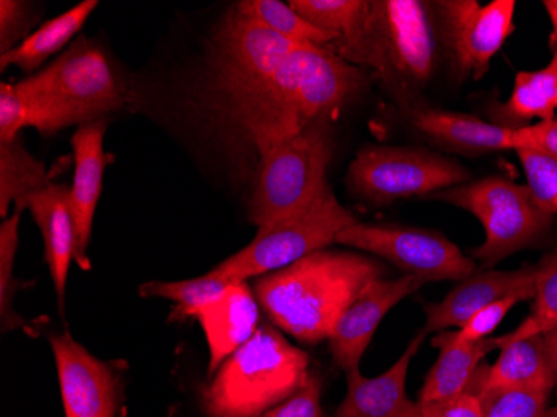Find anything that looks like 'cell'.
I'll return each instance as SVG.
<instances>
[{
  "mask_svg": "<svg viewBox=\"0 0 557 417\" xmlns=\"http://www.w3.org/2000/svg\"><path fill=\"white\" fill-rule=\"evenodd\" d=\"M386 269L362 254L321 249L261 275L255 294L277 329L306 344L331 338L344 310Z\"/></svg>",
  "mask_w": 557,
  "mask_h": 417,
  "instance_id": "6da1fadb",
  "label": "cell"
},
{
  "mask_svg": "<svg viewBox=\"0 0 557 417\" xmlns=\"http://www.w3.org/2000/svg\"><path fill=\"white\" fill-rule=\"evenodd\" d=\"M434 8L421 0H372L361 29L329 46L349 64L374 69L409 109L436 68Z\"/></svg>",
  "mask_w": 557,
  "mask_h": 417,
  "instance_id": "7a4b0ae2",
  "label": "cell"
},
{
  "mask_svg": "<svg viewBox=\"0 0 557 417\" xmlns=\"http://www.w3.org/2000/svg\"><path fill=\"white\" fill-rule=\"evenodd\" d=\"M17 86L29 103L30 127L44 137L104 119L122 109L125 100L108 54L86 37Z\"/></svg>",
  "mask_w": 557,
  "mask_h": 417,
  "instance_id": "3957f363",
  "label": "cell"
},
{
  "mask_svg": "<svg viewBox=\"0 0 557 417\" xmlns=\"http://www.w3.org/2000/svg\"><path fill=\"white\" fill-rule=\"evenodd\" d=\"M212 376L202 391L209 417H261L297 393L311 375L308 354L281 329L262 324Z\"/></svg>",
  "mask_w": 557,
  "mask_h": 417,
  "instance_id": "277c9868",
  "label": "cell"
},
{
  "mask_svg": "<svg viewBox=\"0 0 557 417\" xmlns=\"http://www.w3.org/2000/svg\"><path fill=\"white\" fill-rule=\"evenodd\" d=\"M331 122H315L259 156L249 221L268 228L311 206L329 189Z\"/></svg>",
  "mask_w": 557,
  "mask_h": 417,
  "instance_id": "5b68a950",
  "label": "cell"
},
{
  "mask_svg": "<svg viewBox=\"0 0 557 417\" xmlns=\"http://www.w3.org/2000/svg\"><path fill=\"white\" fill-rule=\"evenodd\" d=\"M429 199L471 212L483 224L486 240L472 253L491 268L540 240L553 225V216L537 206L528 186L506 177H484L440 191Z\"/></svg>",
  "mask_w": 557,
  "mask_h": 417,
  "instance_id": "8992f818",
  "label": "cell"
},
{
  "mask_svg": "<svg viewBox=\"0 0 557 417\" xmlns=\"http://www.w3.org/2000/svg\"><path fill=\"white\" fill-rule=\"evenodd\" d=\"M356 222V216L347 211L329 187L304 211L258 229L255 240L211 272L227 281L243 282L281 271L336 243L337 234Z\"/></svg>",
  "mask_w": 557,
  "mask_h": 417,
  "instance_id": "52a82bcc",
  "label": "cell"
},
{
  "mask_svg": "<svg viewBox=\"0 0 557 417\" xmlns=\"http://www.w3.org/2000/svg\"><path fill=\"white\" fill-rule=\"evenodd\" d=\"M471 172L459 162L421 147L366 146L350 162V193L372 204L406 197H429L469 182Z\"/></svg>",
  "mask_w": 557,
  "mask_h": 417,
  "instance_id": "ba28073f",
  "label": "cell"
},
{
  "mask_svg": "<svg viewBox=\"0 0 557 417\" xmlns=\"http://www.w3.org/2000/svg\"><path fill=\"white\" fill-rule=\"evenodd\" d=\"M336 244L383 257L425 282L465 281L475 272V260L437 232L358 221L337 234Z\"/></svg>",
  "mask_w": 557,
  "mask_h": 417,
  "instance_id": "9c48e42d",
  "label": "cell"
},
{
  "mask_svg": "<svg viewBox=\"0 0 557 417\" xmlns=\"http://www.w3.org/2000/svg\"><path fill=\"white\" fill-rule=\"evenodd\" d=\"M433 8L441 17L454 72L461 79L468 75L481 79L490 71L494 56L515 33V0H493L486 5L475 0H443Z\"/></svg>",
  "mask_w": 557,
  "mask_h": 417,
  "instance_id": "30bf717a",
  "label": "cell"
},
{
  "mask_svg": "<svg viewBox=\"0 0 557 417\" xmlns=\"http://www.w3.org/2000/svg\"><path fill=\"white\" fill-rule=\"evenodd\" d=\"M65 417H117L124 385L111 364L90 354L67 331L49 339Z\"/></svg>",
  "mask_w": 557,
  "mask_h": 417,
  "instance_id": "8fae6325",
  "label": "cell"
},
{
  "mask_svg": "<svg viewBox=\"0 0 557 417\" xmlns=\"http://www.w3.org/2000/svg\"><path fill=\"white\" fill-rule=\"evenodd\" d=\"M424 284H428L424 279L404 274L391 281L377 279L366 285L344 310L329 338L334 360L344 372L359 369L362 356L387 312Z\"/></svg>",
  "mask_w": 557,
  "mask_h": 417,
  "instance_id": "7c38bea8",
  "label": "cell"
},
{
  "mask_svg": "<svg viewBox=\"0 0 557 417\" xmlns=\"http://www.w3.org/2000/svg\"><path fill=\"white\" fill-rule=\"evenodd\" d=\"M509 296L524 301L536 296V266L518 271H478L461 281L441 303L425 306L422 331L443 332L461 329L479 310Z\"/></svg>",
  "mask_w": 557,
  "mask_h": 417,
  "instance_id": "4fadbf2b",
  "label": "cell"
},
{
  "mask_svg": "<svg viewBox=\"0 0 557 417\" xmlns=\"http://www.w3.org/2000/svg\"><path fill=\"white\" fill-rule=\"evenodd\" d=\"M106 131L108 121L99 119L81 125L72 136L74 177L71 186V214L75 232L74 260L83 271L92 268L87 250L92 240L94 216L104 181Z\"/></svg>",
  "mask_w": 557,
  "mask_h": 417,
  "instance_id": "5bb4252c",
  "label": "cell"
},
{
  "mask_svg": "<svg viewBox=\"0 0 557 417\" xmlns=\"http://www.w3.org/2000/svg\"><path fill=\"white\" fill-rule=\"evenodd\" d=\"M425 335L419 332L393 368L381 376L364 378L359 369L346 372L347 394L334 417H422L419 403L406 394V379Z\"/></svg>",
  "mask_w": 557,
  "mask_h": 417,
  "instance_id": "9a60e30c",
  "label": "cell"
},
{
  "mask_svg": "<svg viewBox=\"0 0 557 417\" xmlns=\"http://www.w3.org/2000/svg\"><path fill=\"white\" fill-rule=\"evenodd\" d=\"M194 318L209 347V376L244 346L259 329V301L247 281L234 282L197 310Z\"/></svg>",
  "mask_w": 557,
  "mask_h": 417,
  "instance_id": "2e32d148",
  "label": "cell"
},
{
  "mask_svg": "<svg viewBox=\"0 0 557 417\" xmlns=\"http://www.w3.org/2000/svg\"><path fill=\"white\" fill-rule=\"evenodd\" d=\"M556 385L553 357L544 334L519 339L500 347L499 357L491 368L479 366L468 389L478 394L500 389H534L550 393Z\"/></svg>",
  "mask_w": 557,
  "mask_h": 417,
  "instance_id": "e0dca14e",
  "label": "cell"
},
{
  "mask_svg": "<svg viewBox=\"0 0 557 417\" xmlns=\"http://www.w3.org/2000/svg\"><path fill=\"white\" fill-rule=\"evenodd\" d=\"M409 121L422 136L468 156L515 150L516 128L503 127L465 112L409 109Z\"/></svg>",
  "mask_w": 557,
  "mask_h": 417,
  "instance_id": "ac0fdd59",
  "label": "cell"
},
{
  "mask_svg": "<svg viewBox=\"0 0 557 417\" xmlns=\"http://www.w3.org/2000/svg\"><path fill=\"white\" fill-rule=\"evenodd\" d=\"M27 209L42 232L47 268L58 293L59 309L64 315L65 285L74 260L75 232L71 214V186L50 184L30 197Z\"/></svg>",
  "mask_w": 557,
  "mask_h": 417,
  "instance_id": "d6986e66",
  "label": "cell"
},
{
  "mask_svg": "<svg viewBox=\"0 0 557 417\" xmlns=\"http://www.w3.org/2000/svg\"><path fill=\"white\" fill-rule=\"evenodd\" d=\"M433 346L440 347V357L425 378L419 403L462 393L471 384L484 357L491 351L499 349L496 338L483 339L479 343H459L453 331L437 332Z\"/></svg>",
  "mask_w": 557,
  "mask_h": 417,
  "instance_id": "ffe728a7",
  "label": "cell"
},
{
  "mask_svg": "<svg viewBox=\"0 0 557 417\" xmlns=\"http://www.w3.org/2000/svg\"><path fill=\"white\" fill-rule=\"evenodd\" d=\"M557 112V59L540 71H521L516 74L515 87L508 102L493 109L494 124L519 128L533 119L553 121Z\"/></svg>",
  "mask_w": 557,
  "mask_h": 417,
  "instance_id": "44dd1931",
  "label": "cell"
},
{
  "mask_svg": "<svg viewBox=\"0 0 557 417\" xmlns=\"http://www.w3.org/2000/svg\"><path fill=\"white\" fill-rule=\"evenodd\" d=\"M97 5V0H86L40 25L39 29L34 30L17 47L0 56V71L4 72L9 65H17L21 71L33 75L50 56L64 49L83 30Z\"/></svg>",
  "mask_w": 557,
  "mask_h": 417,
  "instance_id": "7402d4cb",
  "label": "cell"
},
{
  "mask_svg": "<svg viewBox=\"0 0 557 417\" xmlns=\"http://www.w3.org/2000/svg\"><path fill=\"white\" fill-rule=\"evenodd\" d=\"M52 184L44 162L37 161L21 139L0 143V216L9 209L24 211L30 197Z\"/></svg>",
  "mask_w": 557,
  "mask_h": 417,
  "instance_id": "603a6c76",
  "label": "cell"
},
{
  "mask_svg": "<svg viewBox=\"0 0 557 417\" xmlns=\"http://www.w3.org/2000/svg\"><path fill=\"white\" fill-rule=\"evenodd\" d=\"M233 11L293 42L329 47L337 40L334 34L319 29L297 14L289 2L286 4L281 0H240L234 4Z\"/></svg>",
  "mask_w": 557,
  "mask_h": 417,
  "instance_id": "cb8c5ba5",
  "label": "cell"
},
{
  "mask_svg": "<svg viewBox=\"0 0 557 417\" xmlns=\"http://www.w3.org/2000/svg\"><path fill=\"white\" fill-rule=\"evenodd\" d=\"M231 284L234 282L208 272L200 278L187 279V281L146 282L140 285L139 294L143 297H162V299L172 301L175 304L174 315L171 316L172 321H186L194 318L200 307L224 293L225 287H230Z\"/></svg>",
  "mask_w": 557,
  "mask_h": 417,
  "instance_id": "d4e9b609",
  "label": "cell"
},
{
  "mask_svg": "<svg viewBox=\"0 0 557 417\" xmlns=\"http://www.w3.org/2000/svg\"><path fill=\"white\" fill-rule=\"evenodd\" d=\"M533 301V310L521 326L503 338H496L499 349L512 341L557 329V247L536 266V296Z\"/></svg>",
  "mask_w": 557,
  "mask_h": 417,
  "instance_id": "484cf974",
  "label": "cell"
},
{
  "mask_svg": "<svg viewBox=\"0 0 557 417\" xmlns=\"http://www.w3.org/2000/svg\"><path fill=\"white\" fill-rule=\"evenodd\" d=\"M371 0H290L289 5L319 29L350 39L368 17Z\"/></svg>",
  "mask_w": 557,
  "mask_h": 417,
  "instance_id": "4316f807",
  "label": "cell"
},
{
  "mask_svg": "<svg viewBox=\"0 0 557 417\" xmlns=\"http://www.w3.org/2000/svg\"><path fill=\"white\" fill-rule=\"evenodd\" d=\"M22 211L14 209L9 218L2 219L0 224V319H2V332L24 329L34 335L33 328L27 319L15 312V293L22 290L21 281L14 278L15 253L18 247V224H21Z\"/></svg>",
  "mask_w": 557,
  "mask_h": 417,
  "instance_id": "83f0119b",
  "label": "cell"
},
{
  "mask_svg": "<svg viewBox=\"0 0 557 417\" xmlns=\"http://www.w3.org/2000/svg\"><path fill=\"white\" fill-rule=\"evenodd\" d=\"M528 189L533 194L537 206L547 214L557 216V161L546 154L533 149H516Z\"/></svg>",
  "mask_w": 557,
  "mask_h": 417,
  "instance_id": "f1b7e54d",
  "label": "cell"
},
{
  "mask_svg": "<svg viewBox=\"0 0 557 417\" xmlns=\"http://www.w3.org/2000/svg\"><path fill=\"white\" fill-rule=\"evenodd\" d=\"M484 406V417H543L549 393L534 389H500L479 394Z\"/></svg>",
  "mask_w": 557,
  "mask_h": 417,
  "instance_id": "f546056e",
  "label": "cell"
},
{
  "mask_svg": "<svg viewBox=\"0 0 557 417\" xmlns=\"http://www.w3.org/2000/svg\"><path fill=\"white\" fill-rule=\"evenodd\" d=\"M36 14L27 2L2 0L0 2V56L17 47L30 36Z\"/></svg>",
  "mask_w": 557,
  "mask_h": 417,
  "instance_id": "4dcf8cb0",
  "label": "cell"
},
{
  "mask_svg": "<svg viewBox=\"0 0 557 417\" xmlns=\"http://www.w3.org/2000/svg\"><path fill=\"white\" fill-rule=\"evenodd\" d=\"M30 127L29 103L17 84L0 86V143L18 139V134Z\"/></svg>",
  "mask_w": 557,
  "mask_h": 417,
  "instance_id": "1f68e13d",
  "label": "cell"
},
{
  "mask_svg": "<svg viewBox=\"0 0 557 417\" xmlns=\"http://www.w3.org/2000/svg\"><path fill=\"white\" fill-rule=\"evenodd\" d=\"M522 301L524 299L521 296H509L490 304L479 310L478 315L472 316L461 329L453 331L454 338L458 339L459 343H479L491 338L497 326L509 315V310Z\"/></svg>",
  "mask_w": 557,
  "mask_h": 417,
  "instance_id": "d6a6232c",
  "label": "cell"
},
{
  "mask_svg": "<svg viewBox=\"0 0 557 417\" xmlns=\"http://www.w3.org/2000/svg\"><path fill=\"white\" fill-rule=\"evenodd\" d=\"M261 417H322L321 382L315 376H309L308 382L297 393Z\"/></svg>",
  "mask_w": 557,
  "mask_h": 417,
  "instance_id": "836d02e7",
  "label": "cell"
},
{
  "mask_svg": "<svg viewBox=\"0 0 557 417\" xmlns=\"http://www.w3.org/2000/svg\"><path fill=\"white\" fill-rule=\"evenodd\" d=\"M419 407L422 417H484L483 401L471 389L456 396L419 403Z\"/></svg>",
  "mask_w": 557,
  "mask_h": 417,
  "instance_id": "e575fe53",
  "label": "cell"
},
{
  "mask_svg": "<svg viewBox=\"0 0 557 417\" xmlns=\"http://www.w3.org/2000/svg\"><path fill=\"white\" fill-rule=\"evenodd\" d=\"M533 149L557 161V121H543L515 131V150Z\"/></svg>",
  "mask_w": 557,
  "mask_h": 417,
  "instance_id": "d590c367",
  "label": "cell"
},
{
  "mask_svg": "<svg viewBox=\"0 0 557 417\" xmlns=\"http://www.w3.org/2000/svg\"><path fill=\"white\" fill-rule=\"evenodd\" d=\"M543 5L547 14H549L550 24H553V36H550V40H553L554 58L557 59V9L550 4V0H546Z\"/></svg>",
  "mask_w": 557,
  "mask_h": 417,
  "instance_id": "8d00e7d4",
  "label": "cell"
},
{
  "mask_svg": "<svg viewBox=\"0 0 557 417\" xmlns=\"http://www.w3.org/2000/svg\"><path fill=\"white\" fill-rule=\"evenodd\" d=\"M547 346H549L550 357H553L554 372H556V384H557V329L554 331L546 332Z\"/></svg>",
  "mask_w": 557,
  "mask_h": 417,
  "instance_id": "74e56055",
  "label": "cell"
},
{
  "mask_svg": "<svg viewBox=\"0 0 557 417\" xmlns=\"http://www.w3.org/2000/svg\"><path fill=\"white\" fill-rule=\"evenodd\" d=\"M543 417H557V404L554 407H547L546 413L543 414Z\"/></svg>",
  "mask_w": 557,
  "mask_h": 417,
  "instance_id": "f35d334b",
  "label": "cell"
},
{
  "mask_svg": "<svg viewBox=\"0 0 557 417\" xmlns=\"http://www.w3.org/2000/svg\"><path fill=\"white\" fill-rule=\"evenodd\" d=\"M550 4H553V5H554V8H556V9H557V0H550Z\"/></svg>",
  "mask_w": 557,
  "mask_h": 417,
  "instance_id": "ab89813d",
  "label": "cell"
},
{
  "mask_svg": "<svg viewBox=\"0 0 557 417\" xmlns=\"http://www.w3.org/2000/svg\"><path fill=\"white\" fill-rule=\"evenodd\" d=\"M556 121H557V112H556Z\"/></svg>",
  "mask_w": 557,
  "mask_h": 417,
  "instance_id": "60d3db41",
  "label": "cell"
}]
</instances>
